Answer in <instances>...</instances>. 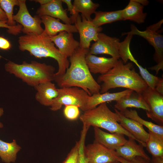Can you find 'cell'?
Returning <instances> with one entry per match:
<instances>
[{
    "mask_svg": "<svg viewBox=\"0 0 163 163\" xmlns=\"http://www.w3.org/2000/svg\"><path fill=\"white\" fill-rule=\"evenodd\" d=\"M89 50L79 47L70 57V65L65 73L54 74V80L60 88L79 87L91 96L100 93L101 85L94 80L85 61Z\"/></svg>",
    "mask_w": 163,
    "mask_h": 163,
    "instance_id": "cell-1",
    "label": "cell"
},
{
    "mask_svg": "<svg viewBox=\"0 0 163 163\" xmlns=\"http://www.w3.org/2000/svg\"><path fill=\"white\" fill-rule=\"evenodd\" d=\"M97 83L103 82L101 85L100 93L117 88H124L141 94L148 86L137 73L132 63H124L119 59L116 65L106 73L101 75Z\"/></svg>",
    "mask_w": 163,
    "mask_h": 163,
    "instance_id": "cell-2",
    "label": "cell"
},
{
    "mask_svg": "<svg viewBox=\"0 0 163 163\" xmlns=\"http://www.w3.org/2000/svg\"><path fill=\"white\" fill-rule=\"evenodd\" d=\"M18 41L19 48L21 51L27 50L37 58L50 57L56 60L59 69L55 73V75L64 74L69 67V62L67 58L55 46L50 37L42 34L37 35L29 34L20 36Z\"/></svg>",
    "mask_w": 163,
    "mask_h": 163,
    "instance_id": "cell-3",
    "label": "cell"
},
{
    "mask_svg": "<svg viewBox=\"0 0 163 163\" xmlns=\"http://www.w3.org/2000/svg\"><path fill=\"white\" fill-rule=\"evenodd\" d=\"M5 68L6 72L34 87L41 83L53 80L55 70L51 65L35 61L30 63L24 61L21 64L9 61L5 65Z\"/></svg>",
    "mask_w": 163,
    "mask_h": 163,
    "instance_id": "cell-4",
    "label": "cell"
},
{
    "mask_svg": "<svg viewBox=\"0 0 163 163\" xmlns=\"http://www.w3.org/2000/svg\"><path fill=\"white\" fill-rule=\"evenodd\" d=\"M79 119L83 125L102 128L110 133L123 134L129 138L133 139L136 141L134 136L118 123L117 114L110 109L106 103H102L93 109L84 111L79 116Z\"/></svg>",
    "mask_w": 163,
    "mask_h": 163,
    "instance_id": "cell-5",
    "label": "cell"
},
{
    "mask_svg": "<svg viewBox=\"0 0 163 163\" xmlns=\"http://www.w3.org/2000/svg\"><path fill=\"white\" fill-rule=\"evenodd\" d=\"M133 35H127L121 42L116 37L107 35L100 32L98 34V40L91 46L89 53L92 55L105 54L119 60L121 58L124 63L133 55L130 49V44Z\"/></svg>",
    "mask_w": 163,
    "mask_h": 163,
    "instance_id": "cell-6",
    "label": "cell"
},
{
    "mask_svg": "<svg viewBox=\"0 0 163 163\" xmlns=\"http://www.w3.org/2000/svg\"><path fill=\"white\" fill-rule=\"evenodd\" d=\"M57 97L52 101L50 110L56 111L63 105H74L85 111L86 105L89 96L87 93L77 87H63L58 89Z\"/></svg>",
    "mask_w": 163,
    "mask_h": 163,
    "instance_id": "cell-7",
    "label": "cell"
},
{
    "mask_svg": "<svg viewBox=\"0 0 163 163\" xmlns=\"http://www.w3.org/2000/svg\"><path fill=\"white\" fill-rule=\"evenodd\" d=\"M131 30L123 33L122 36L128 34L137 35L145 39L155 50L153 55L154 60L157 64L155 66L158 70L163 69V36L159 32L147 28L144 31L138 30L134 24L130 25Z\"/></svg>",
    "mask_w": 163,
    "mask_h": 163,
    "instance_id": "cell-8",
    "label": "cell"
},
{
    "mask_svg": "<svg viewBox=\"0 0 163 163\" xmlns=\"http://www.w3.org/2000/svg\"><path fill=\"white\" fill-rule=\"evenodd\" d=\"M25 0H19V9L17 13L13 16V19L22 26V31L25 34H32L40 35L44 29L41 26L42 23L40 16L32 17L30 14Z\"/></svg>",
    "mask_w": 163,
    "mask_h": 163,
    "instance_id": "cell-9",
    "label": "cell"
},
{
    "mask_svg": "<svg viewBox=\"0 0 163 163\" xmlns=\"http://www.w3.org/2000/svg\"><path fill=\"white\" fill-rule=\"evenodd\" d=\"M149 110L147 117L158 125L163 126V95L148 86L141 93Z\"/></svg>",
    "mask_w": 163,
    "mask_h": 163,
    "instance_id": "cell-10",
    "label": "cell"
},
{
    "mask_svg": "<svg viewBox=\"0 0 163 163\" xmlns=\"http://www.w3.org/2000/svg\"><path fill=\"white\" fill-rule=\"evenodd\" d=\"M85 154L88 163H109L117 161L115 150L110 149L95 140L85 146Z\"/></svg>",
    "mask_w": 163,
    "mask_h": 163,
    "instance_id": "cell-11",
    "label": "cell"
},
{
    "mask_svg": "<svg viewBox=\"0 0 163 163\" xmlns=\"http://www.w3.org/2000/svg\"><path fill=\"white\" fill-rule=\"evenodd\" d=\"M74 24L79 34V47L89 50L91 41L96 42L97 40L98 34L102 31V27H96L91 21L87 20L79 14Z\"/></svg>",
    "mask_w": 163,
    "mask_h": 163,
    "instance_id": "cell-12",
    "label": "cell"
},
{
    "mask_svg": "<svg viewBox=\"0 0 163 163\" xmlns=\"http://www.w3.org/2000/svg\"><path fill=\"white\" fill-rule=\"evenodd\" d=\"M114 110L118 115L120 125L132 135L138 142L145 147L149 134L144 129L143 126L136 121L125 117L117 110L114 109Z\"/></svg>",
    "mask_w": 163,
    "mask_h": 163,
    "instance_id": "cell-13",
    "label": "cell"
},
{
    "mask_svg": "<svg viewBox=\"0 0 163 163\" xmlns=\"http://www.w3.org/2000/svg\"><path fill=\"white\" fill-rule=\"evenodd\" d=\"M60 53L67 58L71 57L79 47V42L75 40L72 33L63 31L50 37Z\"/></svg>",
    "mask_w": 163,
    "mask_h": 163,
    "instance_id": "cell-14",
    "label": "cell"
},
{
    "mask_svg": "<svg viewBox=\"0 0 163 163\" xmlns=\"http://www.w3.org/2000/svg\"><path fill=\"white\" fill-rule=\"evenodd\" d=\"M62 0H51L48 3L40 5L36 14L40 17L46 15L61 20L67 24H71L72 21L67 14L66 9H64Z\"/></svg>",
    "mask_w": 163,
    "mask_h": 163,
    "instance_id": "cell-15",
    "label": "cell"
},
{
    "mask_svg": "<svg viewBox=\"0 0 163 163\" xmlns=\"http://www.w3.org/2000/svg\"><path fill=\"white\" fill-rule=\"evenodd\" d=\"M85 61L90 72L94 74H104L113 68L118 60L114 58L98 57L89 52L85 56Z\"/></svg>",
    "mask_w": 163,
    "mask_h": 163,
    "instance_id": "cell-16",
    "label": "cell"
},
{
    "mask_svg": "<svg viewBox=\"0 0 163 163\" xmlns=\"http://www.w3.org/2000/svg\"><path fill=\"white\" fill-rule=\"evenodd\" d=\"M94 140L111 150L115 151L127 141L123 134L108 133L97 127H94Z\"/></svg>",
    "mask_w": 163,
    "mask_h": 163,
    "instance_id": "cell-17",
    "label": "cell"
},
{
    "mask_svg": "<svg viewBox=\"0 0 163 163\" xmlns=\"http://www.w3.org/2000/svg\"><path fill=\"white\" fill-rule=\"evenodd\" d=\"M40 18L45 27V29L42 33L44 35L51 37L63 31L72 33L78 32L75 25L62 23L59 19L48 16H43Z\"/></svg>",
    "mask_w": 163,
    "mask_h": 163,
    "instance_id": "cell-18",
    "label": "cell"
},
{
    "mask_svg": "<svg viewBox=\"0 0 163 163\" xmlns=\"http://www.w3.org/2000/svg\"><path fill=\"white\" fill-rule=\"evenodd\" d=\"M133 139L129 138L126 143L115 150L118 156L126 160H131L137 156H141L150 160L151 158L145 152L144 147L138 144Z\"/></svg>",
    "mask_w": 163,
    "mask_h": 163,
    "instance_id": "cell-19",
    "label": "cell"
},
{
    "mask_svg": "<svg viewBox=\"0 0 163 163\" xmlns=\"http://www.w3.org/2000/svg\"><path fill=\"white\" fill-rule=\"evenodd\" d=\"M114 107L115 109L120 112L132 107L142 109L145 111L149 110V107L141 94L134 91L116 101Z\"/></svg>",
    "mask_w": 163,
    "mask_h": 163,
    "instance_id": "cell-20",
    "label": "cell"
},
{
    "mask_svg": "<svg viewBox=\"0 0 163 163\" xmlns=\"http://www.w3.org/2000/svg\"><path fill=\"white\" fill-rule=\"evenodd\" d=\"M37 92L35 99L41 104L49 106L58 96V89L51 81L41 83L34 87Z\"/></svg>",
    "mask_w": 163,
    "mask_h": 163,
    "instance_id": "cell-21",
    "label": "cell"
},
{
    "mask_svg": "<svg viewBox=\"0 0 163 163\" xmlns=\"http://www.w3.org/2000/svg\"><path fill=\"white\" fill-rule=\"evenodd\" d=\"M133 90L126 89L119 92L94 94L90 96L87 101L85 111L93 109L100 104L107 102L117 101L122 97L130 94Z\"/></svg>",
    "mask_w": 163,
    "mask_h": 163,
    "instance_id": "cell-22",
    "label": "cell"
},
{
    "mask_svg": "<svg viewBox=\"0 0 163 163\" xmlns=\"http://www.w3.org/2000/svg\"><path fill=\"white\" fill-rule=\"evenodd\" d=\"M144 6L135 0H130L126 6L122 10L123 20H129L138 24L145 22L147 14L143 11Z\"/></svg>",
    "mask_w": 163,
    "mask_h": 163,
    "instance_id": "cell-23",
    "label": "cell"
},
{
    "mask_svg": "<svg viewBox=\"0 0 163 163\" xmlns=\"http://www.w3.org/2000/svg\"><path fill=\"white\" fill-rule=\"evenodd\" d=\"M21 149L14 139L11 142H7L0 139V157L2 161L5 163L15 162Z\"/></svg>",
    "mask_w": 163,
    "mask_h": 163,
    "instance_id": "cell-24",
    "label": "cell"
},
{
    "mask_svg": "<svg viewBox=\"0 0 163 163\" xmlns=\"http://www.w3.org/2000/svg\"><path fill=\"white\" fill-rule=\"evenodd\" d=\"M95 17L91 21L96 27L103 25L123 20L122 10L110 11H96Z\"/></svg>",
    "mask_w": 163,
    "mask_h": 163,
    "instance_id": "cell-25",
    "label": "cell"
},
{
    "mask_svg": "<svg viewBox=\"0 0 163 163\" xmlns=\"http://www.w3.org/2000/svg\"><path fill=\"white\" fill-rule=\"evenodd\" d=\"M148 131L149 137L145 147L147 150L152 156H163V136Z\"/></svg>",
    "mask_w": 163,
    "mask_h": 163,
    "instance_id": "cell-26",
    "label": "cell"
},
{
    "mask_svg": "<svg viewBox=\"0 0 163 163\" xmlns=\"http://www.w3.org/2000/svg\"><path fill=\"white\" fill-rule=\"evenodd\" d=\"M120 112L125 117L133 120L143 126H145L148 129V130L163 136V126L159 125L142 119L139 116L136 110L126 109Z\"/></svg>",
    "mask_w": 163,
    "mask_h": 163,
    "instance_id": "cell-27",
    "label": "cell"
},
{
    "mask_svg": "<svg viewBox=\"0 0 163 163\" xmlns=\"http://www.w3.org/2000/svg\"><path fill=\"white\" fill-rule=\"evenodd\" d=\"M73 4L74 10L78 14L79 12L88 21H91V15L94 13L99 6L98 3H94L91 0H75Z\"/></svg>",
    "mask_w": 163,
    "mask_h": 163,
    "instance_id": "cell-28",
    "label": "cell"
},
{
    "mask_svg": "<svg viewBox=\"0 0 163 163\" xmlns=\"http://www.w3.org/2000/svg\"><path fill=\"white\" fill-rule=\"evenodd\" d=\"M129 60L135 63L138 68L141 76L146 83L148 86L151 89L155 90L160 78L150 73L146 68H143L139 64L133 56Z\"/></svg>",
    "mask_w": 163,
    "mask_h": 163,
    "instance_id": "cell-29",
    "label": "cell"
},
{
    "mask_svg": "<svg viewBox=\"0 0 163 163\" xmlns=\"http://www.w3.org/2000/svg\"><path fill=\"white\" fill-rule=\"evenodd\" d=\"M19 0H0V6L5 12L8 19L7 24L9 26L16 25V23L13 19V11L14 6H19Z\"/></svg>",
    "mask_w": 163,
    "mask_h": 163,
    "instance_id": "cell-30",
    "label": "cell"
},
{
    "mask_svg": "<svg viewBox=\"0 0 163 163\" xmlns=\"http://www.w3.org/2000/svg\"><path fill=\"white\" fill-rule=\"evenodd\" d=\"M63 113L65 117L70 120H76L80 116L79 107L74 105H66L63 110Z\"/></svg>",
    "mask_w": 163,
    "mask_h": 163,
    "instance_id": "cell-31",
    "label": "cell"
},
{
    "mask_svg": "<svg viewBox=\"0 0 163 163\" xmlns=\"http://www.w3.org/2000/svg\"><path fill=\"white\" fill-rule=\"evenodd\" d=\"M87 134L84 132L81 133L80 137L78 142V163H88L85 157L84 149L85 141Z\"/></svg>",
    "mask_w": 163,
    "mask_h": 163,
    "instance_id": "cell-32",
    "label": "cell"
},
{
    "mask_svg": "<svg viewBox=\"0 0 163 163\" xmlns=\"http://www.w3.org/2000/svg\"><path fill=\"white\" fill-rule=\"evenodd\" d=\"M78 142H77L65 160L62 163H78Z\"/></svg>",
    "mask_w": 163,
    "mask_h": 163,
    "instance_id": "cell-33",
    "label": "cell"
},
{
    "mask_svg": "<svg viewBox=\"0 0 163 163\" xmlns=\"http://www.w3.org/2000/svg\"><path fill=\"white\" fill-rule=\"evenodd\" d=\"M7 23V21H0V27L7 28V31L8 33L14 35H18L22 31V27L20 24L11 26H9Z\"/></svg>",
    "mask_w": 163,
    "mask_h": 163,
    "instance_id": "cell-34",
    "label": "cell"
},
{
    "mask_svg": "<svg viewBox=\"0 0 163 163\" xmlns=\"http://www.w3.org/2000/svg\"><path fill=\"white\" fill-rule=\"evenodd\" d=\"M150 160L141 156H137L131 160H126L118 157L117 161L120 163H151Z\"/></svg>",
    "mask_w": 163,
    "mask_h": 163,
    "instance_id": "cell-35",
    "label": "cell"
},
{
    "mask_svg": "<svg viewBox=\"0 0 163 163\" xmlns=\"http://www.w3.org/2000/svg\"><path fill=\"white\" fill-rule=\"evenodd\" d=\"M62 2L66 4L68 8V11H69L71 15L70 18L71 19L72 24L75 23L77 17L79 14H77L74 10V6L72 3L71 0H62Z\"/></svg>",
    "mask_w": 163,
    "mask_h": 163,
    "instance_id": "cell-36",
    "label": "cell"
},
{
    "mask_svg": "<svg viewBox=\"0 0 163 163\" xmlns=\"http://www.w3.org/2000/svg\"><path fill=\"white\" fill-rule=\"evenodd\" d=\"M11 47V43L7 39L0 36V49L7 50L10 49Z\"/></svg>",
    "mask_w": 163,
    "mask_h": 163,
    "instance_id": "cell-37",
    "label": "cell"
},
{
    "mask_svg": "<svg viewBox=\"0 0 163 163\" xmlns=\"http://www.w3.org/2000/svg\"><path fill=\"white\" fill-rule=\"evenodd\" d=\"M155 90L157 92L163 95V79L160 78Z\"/></svg>",
    "mask_w": 163,
    "mask_h": 163,
    "instance_id": "cell-38",
    "label": "cell"
},
{
    "mask_svg": "<svg viewBox=\"0 0 163 163\" xmlns=\"http://www.w3.org/2000/svg\"><path fill=\"white\" fill-rule=\"evenodd\" d=\"M163 22V21L162 19L157 23L152 25H150L147 28L155 31L159 32L160 29L161 27Z\"/></svg>",
    "mask_w": 163,
    "mask_h": 163,
    "instance_id": "cell-39",
    "label": "cell"
},
{
    "mask_svg": "<svg viewBox=\"0 0 163 163\" xmlns=\"http://www.w3.org/2000/svg\"><path fill=\"white\" fill-rule=\"evenodd\" d=\"M150 161L151 163H163V156H152Z\"/></svg>",
    "mask_w": 163,
    "mask_h": 163,
    "instance_id": "cell-40",
    "label": "cell"
},
{
    "mask_svg": "<svg viewBox=\"0 0 163 163\" xmlns=\"http://www.w3.org/2000/svg\"><path fill=\"white\" fill-rule=\"evenodd\" d=\"M7 16L4 11L0 7V21H7Z\"/></svg>",
    "mask_w": 163,
    "mask_h": 163,
    "instance_id": "cell-41",
    "label": "cell"
},
{
    "mask_svg": "<svg viewBox=\"0 0 163 163\" xmlns=\"http://www.w3.org/2000/svg\"><path fill=\"white\" fill-rule=\"evenodd\" d=\"M36 2H38L41 5H46L51 1V0H33Z\"/></svg>",
    "mask_w": 163,
    "mask_h": 163,
    "instance_id": "cell-42",
    "label": "cell"
},
{
    "mask_svg": "<svg viewBox=\"0 0 163 163\" xmlns=\"http://www.w3.org/2000/svg\"><path fill=\"white\" fill-rule=\"evenodd\" d=\"M135 1L143 6L148 5L149 2V1L147 0H135Z\"/></svg>",
    "mask_w": 163,
    "mask_h": 163,
    "instance_id": "cell-43",
    "label": "cell"
},
{
    "mask_svg": "<svg viewBox=\"0 0 163 163\" xmlns=\"http://www.w3.org/2000/svg\"><path fill=\"white\" fill-rule=\"evenodd\" d=\"M4 111L2 108L0 107V117H1L4 114ZM3 127V124L0 122V128H2Z\"/></svg>",
    "mask_w": 163,
    "mask_h": 163,
    "instance_id": "cell-44",
    "label": "cell"
},
{
    "mask_svg": "<svg viewBox=\"0 0 163 163\" xmlns=\"http://www.w3.org/2000/svg\"><path fill=\"white\" fill-rule=\"evenodd\" d=\"M120 163L117 161H114V162H110V163Z\"/></svg>",
    "mask_w": 163,
    "mask_h": 163,
    "instance_id": "cell-45",
    "label": "cell"
},
{
    "mask_svg": "<svg viewBox=\"0 0 163 163\" xmlns=\"http://www.w3.org/2000/svg\"><path fill=\"white\" fill-rule=\"evenodd\" d=\"M2 57V56L0 55V59Z\"/></svg>",
    "mask_w": 163,
    "mask_h": 163,
    "instance_id": "cell-46",
    "label": "cell"
}]
</instances>
